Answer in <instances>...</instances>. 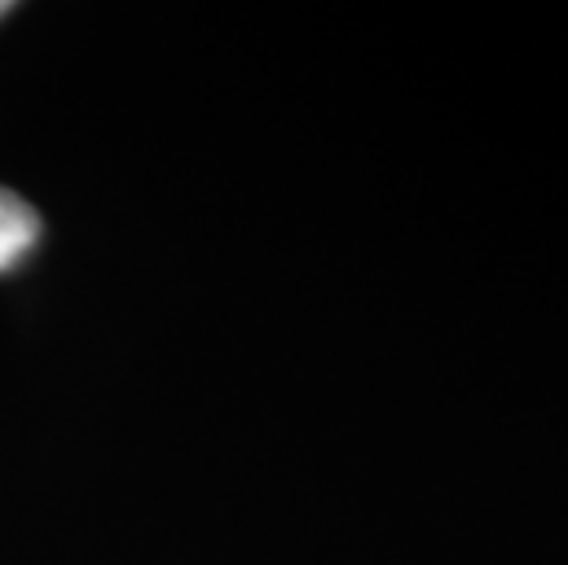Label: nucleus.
I'll list each match as a JSON object with an SVG mask.
<instances>
[{"label":"nucleus","instance_id":"1","mask_svg":"<svg viewBox=\"0 0 568 565\" xmlns=\"http://www.w3.org/2000/svg\"><path fill=\"white\" fill-rule=\"evenodd\" d=\"M41 235V218L27 199L0 188V272H11L33 250Z\"/></svg>","mask_w":568,"mask_h":565},{"label":"nucleus","instance_id":"2","mask_svg":"<svg viewBox=\"0 0 568 565\" xmlns=\"http://www.w3.org/2000/svg\"><path fill=\"white\" fill-rule=\"evenodd\" d=\"M8 11H11V4L8 0H0V16H8Z\"/></svg>","mask_w":568,"mask_h":565}]
</instances>
